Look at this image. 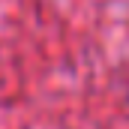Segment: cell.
Here are the masks:
<instances>
[{
	"label": "cell",
	"instance_id": "6da1fadb",
	"mask_svg": "<svg viewBox=\"0 0 129 129\" xmlns=\"http://www.w3.org/2000/svg\"><path fill=\"white\" fill-rule=\"evenodd\" d=\"M126 102H129V84H126Z\"/></svg>",
	"mask_w": 129,
	"mask_h": 129
}]
</instances>
